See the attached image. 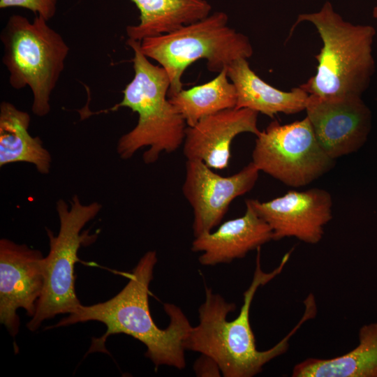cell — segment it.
Returning a JSON list of instances; mask_svg holds the SVG:
<instances>
[{"mask_svg":"<svg viewBox=\"0 0 377 377\" xmlns=\"http://www.w3.org/2000/svg\"><path fill=\"white\" fill-rule=\"evenodd\" d=\"M157 263L155 251H149L140 259L124 288L108 301L90 306L81 304L69 316L48 328L67 326L91 320L101 322L106 332L92 341L89 353L107 352L105 343L112 334H125L144 343L146 356L156 367L167 365L178 369L186 366L184 341L192 325L177 306L165 303L169 317L165 329L154 323L149 311V284Z\"/></svg>","mask_w":377,"mask_h":377,"instance_id":"cell-1","label":"cell"},{"mask_svg":"<svg viewBox=\"0 0 377 377\" xmlns=\"http://www.w3.org/2000/svg\"><path fill=\"white\" fill-rule=\"evenodd\" d=\"M260 249L253 279L244 293V302L237 317L229 321L228 315L236 309V305L205 287V301L198 308L199 323L192 326L184 341L186 350L213 358L224 377H252L261 372L267 363L287 350L290 337L313 316L311 311L305 309L298 325L285 338L267 350L257 349L249 318L253 299L259 287L281 272L290 256V252L287 253L276 269L265 272L261 269Z\"/></svg>","mask_w":377,"mask_h":377,"instance_id":"cell-2","label":"cell"},{"mask_svg":"<svg viewBox=\"0 0 377 377\" xmlns=\"http://www.w3.org/2000/svg\"><path fill=\"white\" fill-rule=\"evenodd\" d=\"M140 42L128 39L133 50L134 77L123 91V98L108 111L128 108L138 113L137 124L118 140L117 151L122 159L131 158L142 147L147 164L156 162L163 152L172 153L184 142L187 124L168 98L170 80L165 70L150 62Z\"/></svg>","mask_w":377,"mask_h":377,"instance_id":"cell-3","label":"cell"},{"mask_svg":"<svg viewBox=\"0 0 377 377\" xmlns=\"http://www.w3.org/2000/svg\"><path fill=\"white\" fill-rule=\"evenodd\" d=\"M302 22L314 25L323 46L315 56L316 74L300 87L309 95L321 98L362 96L375 71V28L344 20L330 1L318 12L300 14L290 34Z\"/></svg>","mask_w":377,"mask_h":377,"instance_id":"cell-4","label":"cell"},{"mask_svg":"<svg viewBox=\"0 0 377 377\" xmlns=\"http://www.w3.org/2000/svg\"><path fill=\"white\" fill-rule=\"evenodd\" d=\"M140 49L167 72L170 80L168 96L182 89L184 71L198 60L206 59L208 70L219 73L232 61L249 59L253 53L249 38L230 27L228 15L222 11L170 32L145 38Z\"/></svg>","mask_w":377,"mask_h":377,"instance_id":"cell-5","label":"cell"},{"mask_svg":"<svg viewBox=\"0 0 377 377\" xmlns=\"http://www.w3.org/2000/svg\"><path fill=\"white\" fill-rule=\"evenodd\" d=\"M2 61L15 89L28 87L33 94L31 110L38 117L50 111V96L65 67L69 47L47 21L36 15L32 22L11 15L1 31Z\"/></svg>","mask_w":377,"mask_h":377,"instance_id":"cell-6","label":"cell"},{"mask_svg":"<svg viewBox=\"0 0 377 377\" xmlns=\"http://www.w3.org/2000/svg\"><path fill=\"white\" fill-rule=\"evenodd\" d=\"M59 230L57 236L47 229L50 251L45 257V284L34 316L27 327L37 330L42 323L57 315L71 313L82 304L75 288V265L78 249L84 240L82 229L99 213L102 205L80 202L75 195L71 205L62 199L57 202Z\"/></svg>","mask_w":377,"mask_h":377,"instance_id":"cell-7","label":"cell"},{"mask_svg":"<svg viewBox=\"0 0 377 377\" xmlns=\"http://www.w3.org/2000/svg\"><path fill=\"white\" fill-rule=\"evenodd\" d=\"M334 161L320 145L306 117L288 124L270 122L256 135L251 162L259 171L297 188L329 172Z\"/></svg>","mask_w":377,"mask_h":377,"instance_id":"cell-8","label":"cell"},{"mask_svg":"<svg viewBox=\"0 0 377 377\" xmlns=\"http://www.w3.org/2000/svg\"><path fill=\"white\" fill-rule=\"evenodd\" d=\"M185 168L182 193L193 210L194 237L219 226L231 202L254 187L260 172L252 162L226 177L198 160H186Z\"/></svg>","mask_w":377,"mask_h":377,"instance_id":"cell-9","label":"cell"},{"mask_svg":"<svg viewBox=\"0 0 377 377\" xmlns=\"http://www.w3.org/2000/svg\"><path fill=\"white\" fill-rule=\"evenodd\" d=\"M45 257L27 244L0 240V321L15 337L20 322L17 310L32 318L45 284Z\"/></svg>","mask_w":377,"mask_h":377,"instance_id":"cell-10","label":"cell"},{"mask_svg":"<svg viewBox=\"0 0 377 377\" xmlns=\"http://www.w3.org/2000/svg\"><path fill=\"white\" fill-rule=\"evenodd\" d=\"M305 110L318 142L334 160L357 151L367 140L372 115L362 96L309 95Z\"/></svg>","mask_w":377,"mask_h":377,"instance_id":"cell-11","label":"cell"},{"mask_svg":"<svg viewBox=\"0 0 377 377\" xmlns=\"http://www.w3.org/2000/svg\"><path fill=\"white\" fill-rule=\"evenodd\" d=\"M245 204L269 225L273 240L295 237L305 243L316 244L332 218V196L319 188L304 191L291 190L267 202L247 199Z\"/></svg>","mask_w":377,"mask_h":377,"instance_id":"cell-12","label":"cell"},{"mask_svg":"<svg viewBox=\"0 0 377 377\" xmlns=\"http://www.w3.org/2000/svg\"><path fill=\"white\" fill-rule=\"evenodd\" d=\"M258 112L248 108L227 109L201 119L187 126L183 142L186 160H198L214 170L228 167L230 146L239 134L250 133L256 136Z\"/></svg>","mask_w":377,"mask_h":377,"instance_id":"cell-13","label":"cell"},{"mask_svg":"<svg viewBox=\"0 0 377 377\" xmlns=\"http://www.w3.org/2000/svg\"><path fill=\"white\" fill-rule=\"evenodd\" d=\"M271 240L273 233L269 225L246 204L243 216L223 223L214 232L195 237L191 250L202 253L198 258L201 265L214 266L242 258Z\"/></svg>","mask_w":377,"mask_h":377,"instance_id":"cell-14","label":"cell"},{"mask_svg":"<svg viewBox=\"0 0 377 377\" xmlns=\"http://www.w3.org/2000/svg\"><path fill=\"white\" fill-rule=\"evenodd\" d=\"M226 68L236 89V108H248L271 118L278 113L293 114L305 110L309 94L300 87L290 91L275 88L256 74L244 58L232 61Z\"/></svg>","mask_w":377,"mask_h":377,"instance_id":"cell-15","label":"cell"},{"mask_svg":"<svg viewBox=\"0 0 377 377\" xmlns=\"http://www.w3.org/2000/svg\"><path fill=\"white\" fill-rule=\"evenodd\" d=\"M29 114L10 102L0 105V166L24 162L33 164L41 174L50 172L52 157L38 137L28 131Z\"/></svg>","mask_w":377,"mask_h":377,"instance_id":"cell-16","label":"cell"},{"mask_svg":"<svg viewBox=\"0 0 377 377\" xmlns=\"http://www.w3.org/2000/svg\"><path fill=\"white\" fill-rule=\"evenodd\" d=\"M140 11V22L126 28L128 39H142L163 34L209 15L207 0H131Z\"/></svg>","mask_w":377,"mask_h":377,"instance_id":"cell-17","label":"cell"},{"mask_svg":"<svg viewBox=\"0 0 377 377\" xmlns=\"http://www.w3.org/2000/svg\"><path fill=\"white\" fill-rule=\"evenodd\" d=\"M293 377H377V323L359 330V344L334 358H308L297 364Z\"/></svg>","mask_w":377,"mask_h":377,"instance_id":"cell-18","label":"cell"},{"mask_svg":"<svg viewBox=\"0 0 377 377\" xmlns=\"http://www.w3.org/2000/svg\"><path fill=\"white\" fill-rule=\"evenodd\" d=\"M168 98L187 126H193L207 116L235 108L237 92L225 68L209 82L188 89H182Z\"/></svg>","mask_w":377,"mask_h":377,"instance_id":"cell-19","label":"cell"},{"mask_svg":"<svg viewBox=\"0 0 377 377\" xmlns=\"http://www.w3.org/2000/svg\"><path fill=\"white\" fill-rule=\"evenodd\" d=\"M57 3V0H0V8H26L33 12L36 16H40L48 21L56 13Z\"/></svg>","mask_w":377,"mask_h":377,"instance_id":"cell-20","label":"cell"},{"mask_svg":"<svg viewBox=\"0 0 377 377\" xmlns=\"http://www.w3.org/2000/svg\"><path fill=\"white\" fill-rule=\"evenodd\" d=\"M193 369L195 375L200 377H219L222 374L217 362L204 354H201L195 361Z\"/></svg>","mask_w":377,"mask_h":377,"instance_id":"cell-21","label":"cell"},{"mask_svg":"<svg viewBox=\"0 0 377 377\" xmlns=\"http://www.w3.org/2000/svg\"><path fill=\"white\" fill-rule=\"evenodd\" d=\"M372 15L374 18L377 19V6H375L372 11Z\"/></svg>","mask_w":377,"mask_h":377,"instance_id":"cell-22","label":"cell"}]
</instances>
